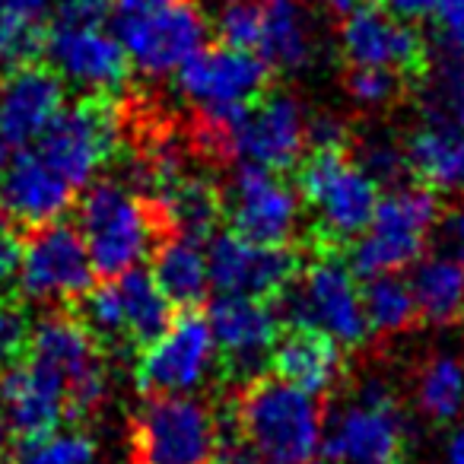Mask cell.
<instances>
[{"instance_id": "cb8c5ba5", "label": "cell", "mask_w": 464, "mask_h": 464, "mask_svg": "<svg viewBox=\"0 0 464 464\" xmlns=\"http://www.w3.org/2000/svg\"><path fill=\"white\" fill-rule=\"evenodd\" d=\"M153 277L175 309H198L210 293L207 248L181 232H162L153 246Z\"/></svg>"}, {"instance_id": "8d00e7d4", "label": "cell", "mask_w": 464, "mask_h": 464, "mask_svg": "<svg viewBox=\"0 0 464 464\" xmlns=\"http://www.w3.org/2000/svg\"><path fill=\"white\" fill-rule=\"evenodd\" d=\"M407 90H411V80L401 77L398 71H385V67H347L343 71V92L362 111L388 109Z\"/></svg>"}, {"instance_id": "f546056e", "label": "cell", "mask_w": 464, "mask_h": 464, "mask_svg": "<svg viewBox=\"0 0 464 464\" xmlns=\"http://www.w3.org/2000/svg\"><path fill=\"white\" fill-rule=\"evenodd\" d=\"M115 290L130 347H150L172 324L175 305L156 284L153 271H143V267H130L121 277H115Z\"/></svg>"}, {"instance_id": "30bf717a", "label": "cell", "mask_w": 464, "mask_h": 464, "mask_svg": "<svg viewBox=\"0 0 464 464\" xmlns=\"http://www.w3.org/2000/svg\"><path fill=\"white\" fill-rule=\"evenodd\" d=\"M29 356L67 382V420H90L109 401L102 347L73 312H52L29 331Z\"/></svg>"}, {"instance_id": "ac0fdd59", "label": "cell", "mask_w": 464, "mask_h": 464, "mask_svg": "<svg viewBox=\"0 0 464 464\" xmlns=\"http://www.w3.org/2000/svg\"><path fill=\"white\" fill-rule=\"evenodd\" d=\"M305 124L309 111L293 92L267 90L232 130V162H255L274 172L299 166L309 150Z\"/></svg>"}, {"instance_id": "44dd1931", "label": "cell", "mask_w": 464, "mask_h": 464, "mask_svg": "<svg viewBox=\"0 0 464 464\" xmlns=\"http://www.w3.org/2000/svg\"><path fill=\"white\" fill-rule=\"evenodd\" d=\"M77 188L54 172L35 150H23L0 172V210L16 226H42L61 219L73 204Z\"/></svg>"}, {"instance_id": "6da1fadb", "label": "cell", "mask_w": 464, "mask_h": 464, "mask_svg": "<svg viewBox=\"0 0 464 464\" xmlns=\"http://www.w3.org/2000/svg\"><path fill=\"white\" fill-rule=\"evenodd\" d=\"M232 423L261 464H312L322 451V404L280 375L246 382L232 407Z\"/></svg>"}, {"instance_id": "83f0119b", "label": "cell", "mask_w": 464, "mask_h": 464, "mask_svg": "<svg viewBox=\"0 0 464 464\" xmlns=\"http://www.w3.org/2000/svg\"><path fill=\"white\" fill-rule=\"evenodd\" d=\"M150 200L160 210L166 232H181L198 242L210 239L217 223L223 219V191L194 175H181Z\"/></svg>"}, {"instance_id": "9c48e42d", "label": "cell", "mask_w": 464, "mask_h": 464, "mask_svg": "<svg viewBox=\"0 0 464 464\" xmlns=\"http://www.w3.org/2000/svg\"><path fill=\"white\" fill-rule=\"evenodd\" d=\"M179 90L194 105V115L236 121L271 90V67L258 54L217 42L179 67Z\"/></svg>"}, {"instance_id": "4316f807", "label": "cell", "mask_w": 464, "mask_h": 464, "mask_svg": "<svg viewBox=\"0 0 464 464\" xmlns=\"http://www.w3.org/2000/svg\"><path fill=\"white\" fill-rule=\"evenodd\" d=\"M417 318L436 328L464 322V258L461 255H430L411 277Z\"/></svg>"}, {"instance_id": "8992f818", "label": "cell", "mask_w": 464, "mask_h": 464, "mask_svg": "<svg viewBox=\"0 0 464 464\" xmlns=\"http://www.w3.org/2000/svg\"><path fill=\"white\" fill-rule=\"evenodd\" d=\"M274 309L280 322L322 331L341 347H360L369 337L356 274L337 248H322V255L280 293Z\"/></svg>"}, {"instance_id": "d4e9b609", "label": "cell", "mask_w": 464, "mask_h": 464, "mask_svg": "<svg viewBox=\"0 0 464 464\" xmlns=\"http://www.w3.org/2000/svg\"><path fill=\"white\" fill-rule=\"evenodd\" d=\"M411 179L464 198V128L423 124L404 140Z\"/></svg>"}, {"instance_id": "7dc6e473", "label": "cell", "mask_w": 464, "mask_h": 464, "mask_svg": "<svg viewBox=\"0 0 464 464\" xmlns=\"http://www.w3.org/2000/svg\"><path fill=\"white\" fill-rule=\"evenodd\" d=\"M449 239L455 242L458 255L464 258V204L458 207L455 213H451V219H449Z\"/></svg>"}, {"instance_id": "4dcf8cb0", "label": "cell", "mask_w": 464, "mask_h": 464, "mask_svg": "<svg viewBox=\"0 0 464 464\" xmlns=\"http://www.w3.org/2000/svg\"><path fill=\"white\" fill-rule=\"evenodd\" d=\"M48 0H0V77L35 64L48 48Z\"/></svg>"}, {"instance_id": "603a6c76", "label": "cell", "mask_w": 464, "mask_h": 464, "mask_svg": "<svg viewBox=\"0 0 464 464\" xmlns=\"http://www.w3.org/2000/svg\"><path fill=\"white\" fill-rule=\"evenodd\" d=\"M271 366L280 379L315 394V398L334 394L343 382V372H347L341 343L312 328H293L290 334L277 337Z\"/></svg>"}, {"instance_id": "d6a6232c", "label": "cell", "mask_w": 464, "mask_h": 464, "mask_svg": "<svg viewBox=\"0 0 464 464\" xmlns=\"http://www.w3.org/2000/svg\"><path fill=\"white\" fill-rule=\"evenodd\" d=\"M360 303H362L369 334L394 337V334H404L407 328H413L420 322L411 280L398 277V274L366 277V286L360 290Z\"/></svg>"}, {"instance_id": "f907efd6", "label": "cell", "mask_w": 464, "mask_h": 464, "mask_svg": "<svg viewBox=\"0 0 464 464\" xmlns=\"http://www.w3.org/2000/svg\"><path fill=\"white\" fill-rule=\"evenodd\" d=\"M7 160H10V153H7V143L0 140V172H4V166H7Z\"/></svg>"}, {"instance_id": "c3c4849f", "label": "cell", "mask_w": 464, "mask_h": 464, "mask_svg": "<svg viewBox=\"0 0 464 464\" xmlns=\"http://www.w3.org/2000/svg\"><path fill=\"white\" fill-rule=\"evenodd\" d=\"M10 442H14V430H10V423H7V413L0 411V458L7 455Z\"/></svg>"}, {"instance_id": "d6986e66", "label": "cell", "mask_w": 464, "mask_h": 464, "mask_svg": "<svg viewBox=\"0 0 464 464\" xmlns=\"http://www.w3.org/2000/svg\"><path fill=\"white\" fill-rule=\"evenodd\" d=\"M45 52L58 77L83 86L90 96H121L130 83V58L121 42L99 26L61 23L48 33Z\"/></svg>"}, {"instance_id": "f5cc1de1", "label": "cell", "mask_w": 464, "mask_h": 464, "mask_svg": "<svg viewBox=\"0 0 464 464\" xmlns=\"http://www.w3.org/2000/svg\"><path fill=\"white\" fill-rule=\"evenodd\" d=\"M226 4H232V0H226Z\"/></svg>"}, {"instance_id": "ee69618b", "label": "cell", "mask_w": 464, "mask_h": 464, "mask_svg": "<svg viewBox=\"0 0 464 464\" xmlns=\"http://www.w3.org/2000/svg\"><path fill=\"white\" fill-rule=\"evenodd\" d=\"M210 464H261V461L252 451V445H248L246 439L236 432V426H232L229 436L219 432V445H217V451H213Z\"/></svg>"}, {"instance_id": "2e32d148", "label": "cell", "mask_w": 464, "mask_h": 464, "mask_svg": "<svg viewBox=\"0 0 464 464\" xmlns=\"http://www.w3.org/2000/svg\"><path fill=\"white\" fill-rule=\"evenodd\" d=\"M337 48L343 67H385L407 80L417 77L430 61V45L423 35L375 0H360L343 14Z\"/></svg>"}, {"instance_id": "681fc988", "label": "cell", "mask_w": 464, "mask_h": 464, "mask_svg": "<svg viewBox=\"0 0 464 464\" xmlns=\"http://www.w3.org/2000/svg\"><path fill=\"white\" fill-rule=\"evenodd\" d=\"M324 7H331L334 14H347V10H353L360 0H322Z\"/></svg>"}, {"instance_id": "60d3db41", "label": "cell", "mask_w": 464, "mask_h": 464, "mask_svg": "<svg viewBox=\"0 0 464 464\" xmlns=\"http://www.w3.org/2000/svg\"><path fill=\"white\" fill-rule=\"evenodd\" d=\"M23 252V236L20 226L0 210V290H7L16 280V267H20Z\"/></svg>"}, {"instance_id": "4fadbf2b", "label": "cell", "mask_w": 464, "mask_h": 464, "mask_svg": "<svg viewBox=\"0 0 464 464\" xmlns=\"http://www.w3.org/2000/svg\"><path fill=\"white\" fill-rule=\"evenodd\" d=\"M303 200L274 169L239 162L223 191V219L232 232L255 246H290L299 226Z\"/></svg>"}, {"instance_id": "484cf974", "label": "cell", "mask_w": 464, "mask_h": 464, "mask_svg": "<svg viewBox=\"0 0 464 464\" xmlns=\"http://www.w3.org/2000/svg\"><path fill=\"white\" fill-rule=\"evenodd\" d=\"M258 58L271 73H299L315 58V39L296 0H261Z\"/></svg>"}, {"instance_id": "277c9868", "label": "cell", "mask_w": 464, "mask_h": 464, "mask_svg": "<svg viewBox=\"0 0 464 464\" xmlns=\"http://www.w3.org/2000/svg\"><path fill=\"white\" fill-rule=\"evenodd\" d=\"M439 213L442 200L436 188L423 181L388 188L385 198L375 204L369 226L350 242V271L356 277H375L417 265Z\"/></svg>"}, {"instance_id": "f1b7e54d", "label": "cell", "mask_w": 464, "mask_h": 464, "mask_svg": "<svg viewBox=\"0 0 464 464\" xmlns=\"http://www.w3.org/2000/svg\"><path fill=\"white\" fill-rule=\"evenodd\" d=\"M423 124L464 128V58L449 48L430 52L426 67L411 80Z\"/></svg>"}, {"instance_id": "8fae6325", "label": "cell", "mask_w": 464, "mask_h": 464, "mask_svg": "<svg viewBox=\"0 0 464 464\" xmlns=\"http://www.w3.org/2000/svg\"><path fill=\"white\" fill-rule=\"evenodd\" d=\"M35 153L61 172L73 188H86L92 175L118 153L121 111L105 96H86L71 109H61L39 134Z\"/></svg>"}, {"instance_id": "836d02e7", "label": "cell", "mask_w": 464, "mask_h": 464, "mask_svg": "<svg viewBox=\"0 0 464 464\" xmlns=\"http://www.w3.org/2000/svg\"><path fill=\"white\" fill-rule=\"evenodd\" d=\"M77 318L83 322V328L92 334V341L99 347L121 350L130 347L128 331H124V315L121 303H118L115 280H102V284H92L83 296L77 299Z\"/></svg>"}, {"instance_id": "9a60e30c", "label": "cell", "mask_w": 464, "mask_h": 464, "mask_svg": "<svg viewBox=\"0 0 464 464\" xmlns=\"http://www.w3.org/2000/svg\"><path fill=\"white\" fill-rule=\"evenodd\" d=\"M213 347L223 360V372L239 385L265 375L271 366L274 343L280 337V315L271 299L229 296L217 293V299L207 309Z\"/></svg>"}, {"instance_id": "e575fe53", "label": "cell", "mask_w": 464, "mask_h": 464, "mask_svg": "<svg viewBox=\"0 0 464 464\" xmlns=\"http://www.w3.org/2000/svg\"><path fill=\"white\" fill-rule=\"evenodd\" d=\"M353 143V160L369 179L379 188H394L404 185V179L411 175L407 169V153H404V140L392 134H366V137H350Z\"/></svg>"}, {"instance_id": "b9f144b4", "label": "cell", "mask_w": 464, "mask_h": 464, "mask_svg": "<svg viewBox=\"0 0 464 464\" xmlns=\"http://www.w3.org/2000/svg\"><path fill=\"white\" fill-rule=\"evenodd\" d=\"M432 14H436L442 45L464 58V0H439V7Z\"/></svg>"}, {"instance_id": "bcb514c9", "label": "cell", "mask_w": 464, "mask_h": 464, "mask_svg": "<svg viewBox=\"0 0 464 464\" xmlns=\"http://www.w3.org/2000/svg\"><path fill=\"white\" fill-rule=\"evenodd\" d=\"M442 464H464V417L455 420V430H451L449 439H445Z\"/></svg>"}, {"instance_id": "e0dca14e", "label": "cell", "mask_w": 464, "mask_h": 464, "mask_svg": "<svg viewBox=\"0 0 464 464\" xmlns=\"http://www.w3.org/2000/svg\"><path fill=\"white\" fill-rule=\"evenodd\" d=\"M303 271L290 246H255L236 232H219L207 248V274L217 293L277 299Z\"/></svg>"}, {"instance_id": "7a4b0ae2", "label": "cell", "mask_w": 464, "mask_h": 464, "mask_svg": "<svg viewBox=\"0 0 464 464\" xmlns=\"http://www.w3.org/2000/svg\"><path fill=\"white\" fill-rule=\"evenodd\" d=\"M80 232L99 280H115L137 267L166 232L150 198H137L124 181H90L80 200Z\"/></svg>"}, {"instance_id": "3957f363", "label": "cell", "mask_w": 464, "mask_h": 464, "mask_svg": "<svg viewBox=\"0 0 464 464\" xmlns=\"http://www.w3.org/2000/svg\"><path fill=\"white\" fill-rule=\"evenodd\" d=\"M109 16L130 67L147 77L179 71L210 33L200 0H115Z\"/></svg>"}, {"instance_id": "ffe728a7", "label": "cell", "mask_w": 464, "mask_h": 464, "mask_svg": "<svg viewBox=\"0 0 464 464\" xmlns=\"http://www.w3.org/2000/svg\"><path fill=\"white\" fill-rule=\"evenodd\" d=\"M0 411L16 442L42 439L67 420V382L39 360H16L0 369Z\"/></svg>"}, {"instance_id": "74e56055", "label": "cell", "mask_w": 464, "mask_h": 464, "mask_svg": "<svg viewBox=\"0 0 464 464\" xmlns=\"http://www.w3.org/2000/svg\"><path fill=\"white\" fill-rule=\"evenodd\" d=\"M261 39V0H232L217 20V42L226 48L252 52Z\"/></svg>"}, {"instance_id": "1f68e13d", "label": "cell", "mask_w": 464, "mask_h": 464, "mask_svg": "<svg viewBox=\"0 0 464 464\" xmlns=\"http://www.w3.org/2000/svg\"><path fill=\"white\" fill-rule=\"evenodd\" d=\"M413 404L436 426L464 417V356L432 353L413 375Z\"/></svg>"}, {"instance_id": "7bdbcfd3", "label": "cell", "mask_w": 464, "mask_h": 464, "mask_svg": "<svg viewBox=\"0 0 464 464\" xmlns=\"http://www.w3.org/2000/svg\"><path fill=\"white\" fill-rule=\"evenodd\" d=\"M61 23H77V26H99L111 14L115 0H54Z\"/></svg>"}, {"instance_id": "ba28073f", "label": "cell", "mask_w": 464, "mask_h": 464, "mask_svg": "<svg viewBox=\"0 0 464 464\" xmlns=\"http://www.w3.org/2000/svg\"><path fill=\"white\" fill-rule=\"evenodd\" d=\"M407 432L411 426L388 382L382 375H366L356 382L353 401L324 420L322 451L334 464L392 461L404 451Z\"/></svg>"}, {"instance_id": "5bb4252c", "label": "cell", "mask_w": 464, "mask_h": 464, "mask_svg": "<svg viewBox=\"0 0 464 464\" xmlns=\"http://www.w3.org/2000/svg\"><path fill=\"white\" fill-rule=\"evenodd\" d=\"M217 360L207 315L185 309L137 360L134 382L140 394H188L207 382Z\"/></svg>"}, {"instance_id": "f35d334b", "label": "cell", "mask_w": 464, "mask_h": 464, "mask_svg": "<svg viewBox=\"0 0 464 464\" xmlns=\"http://www.w3.org/2000/svg\"><path fill=\"white\" fill-rule=\"evenodd\" d=\"M29 347V318L20 303L0 296V369L23 360Z\"/></svg>"}, {"instance_id": "d590c367", "label": "cell", "mask_w": 464, "mask_h": 464, "mask_svg": "<svg viewBox=\"0 0 464 464\" xmlns=\"http://www.w3.org/2000/svg\"><path fill=\"white\" fill-rule=\"evenodd\" d=\"M10 464H99V449L86 432H48L42 439L20 442Z\"/></svg>"}, {"instance_id": "52a82bcc", "label": "cell", "mask_w": 464, "mask_h": 464, "mask_svg": "<svg viewBox=\"0 0 464 464\" xmlns=\"http://www.w3.org/2000/svg\"><path fill=\"white\" fill-rule=\"evenodd\" d=\"M219 417L191 394H147L130 420V464H210Z\"/></svg>"}, {"instance_id": "f6af8a7d", "label": "cell", "mask_w": 464, "mask_h": 464, "mask_svg": "<svg viewBox=\"0 0 464 464\" xmlns=\"http://www.w3.org/2000/svg\"><path fill=\"white\" fill-rule=\"evenodd\" d=\"M375 4H382L398 20H423L439 7V0H375Z\"/></svg>"}, {"instance_id": "7c38bea8", "label": "cell", "mask_w": 464, "mask_h": 464, "mask_svg": "<svg viewBox=\"0 0 464 464\" xmlns=\"http://www.w3.org/2000/svg\"><path fill=\"white\" fill-rule=\"evenodd\" d=\"M96 284L83 232L71 223H42L23 236L16 286L29 303H77Z\"/></svg>"}, {"instance_id": "7402d4cb", "label": "cell", "mask_w": 464, "mask_h": 464, "mask_svg": "<svg viewBox=\"0 0 464 464\" xmlns=\"http://www.w3.org/2000/svg\"><path fill=\"white\" fill-rule=\"evenodd\" d=\"M64 109V83L54 67L23 64L0 77V140L29 147Z\"/></svg>"}, {"instance_id": "816d5d0a", "label": "cell", "mask_w": 464, "mask_h": 464, "mask_svg": "<svg viewBox=\"0 0 464 464\" xmlns=\"http://www.w3.org/2000/svg\"><path fill=\"white\" fill-rule=\"evenodd\" d=\"M375 464H404V461H398V458H392V461H375Z\"/></svg>"}, {"instance_id": "5b68a950", "label": "cell", "mask_w": 464, "mask_h": 464, "mask_svg": "<svg viewBox=\"0 0 464 464\" xmlns=\"http://www.w3.org/2000/svg\"><path fill=\"white\" fill-rule=\"evenodd\" d=\"M299 198L315 217L322 248H341L360 236L379 204V185L356 166L347 147L312 150L299 160Z\"/></svg>"}, {"instance_id": "ab89813d", "label": "cell", "mask_w": 464, "mask_h": 464, "mask_svg": "<svg viewBox=\"0 0 464 464\" xmlns=\"http://www.w3.org/2000/svg\"><path fill=\"white\" fill-rule=\"evenodd\" d=\"M353 130L343 121L341 115H331V111H318V115H309V124H305V140H309L312 150H324V147H347Z\"/></svg>"}]
</instances>
